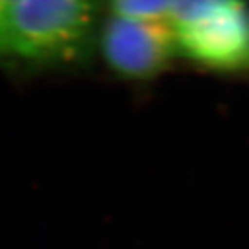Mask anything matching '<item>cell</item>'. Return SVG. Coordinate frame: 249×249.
Instances as JSON below:
<instances>
[{"label": "cell", "instance_id": "cell-1", "mask_svg": "<svg viewBox=\"0 0 249 249\" xmlns=\"http://www.w3.org/2000/svg\"><path fill=\"white\" fill-rule=\"evenodd\" d=\"M98 0H21L5 21L0 55L34 65H72L92 52Z\"/></svg>", "mask_w": 249, "mask_h": 249}, {"label": "cell", "instance_id": "cell-2", "mask_svg": "<svg viewBox=\"0 0 249 249\" xmlns=\"http://www.w3.org/2000/svg\"><path fill=\"white\" fill-rule=\"evenodd\" d=\"M178 55L220 72L249 68V7L227 0L177 26Z\"/></svg>", "mask_w": 249, "mask_h": 249}, {"label": "cell", "instance_id": "cell-3", "mask_svg": "<svg viewBox=\"0 0 249 249\" xmlns=\"http://www.w3.org/2000/svg\"><path fill=\"white\" fill-rule=\"evenodd\" d=\"M107 65L125 79H151L178 55L176 29L167 19L111 17L100 34Z\"/></svg>", "mask_w": 249, "mask_h": 249}, {"label": "cell", "instance_id": "cell-4", "mask_svg": "<svg viewBox=\"0 0 249 249\" xmlns=\"http://www.w3.org/2000/svg\"><path fill=\"white\" fill-rule=\"evenodd\" d=\"M111 15L132 19H167L172 0H107Z\"/></svg>", "mask_w": 249, "mask_h": 249}, {"label": "cell", "instance_id": "cell-5", "mask_svg": "<svg viewBox=\"0 0 249 249\" xmlns=\"http://www.w3.org/2000/svg\"><path fill=\"white\" fill-rule=\"evenodd\" d=\"M227 2V0H172L171 15H169V23L174 28L187 23V21L198 17L204 10L214 7L217 3Z\"/></svg>", "mask_w": 249, "mask_h": 249}, {"label": "cell", "instance_id": "cell-6", "mask_svg": "<svg viewBox=\"0 0 249 249\" xmlns=\"http://www.w3.org/2000/svg\"><path fill=\"white\" fill-rule=\"evenodd\" d=\"M21 2V0H0V37H2V31L5 26V21L13 12V8Z\"/></svg>", "mask_w": 249, "mask_h": 249}]
</instances>
